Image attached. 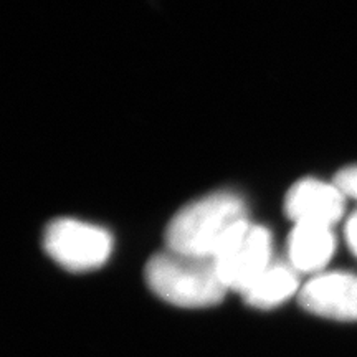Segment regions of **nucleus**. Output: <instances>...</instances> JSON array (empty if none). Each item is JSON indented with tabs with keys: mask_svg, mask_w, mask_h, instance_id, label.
<instances>
[{
	"mask_svg": "<svg viewBox=\"0 0 357 357\" xmlns=\"http://www.w3.org/2000/svg\"><path fill=\"white\" fill-rule=\"evenodd\" d=\"M247 223V208L238 195L213 192L174 215L166 230L167 250L213 260L223 245Z\"/></svg>",
	"mask_w": 357,
	"mask_h": 357,
	"instance_id": "f257e3e1",
	"label": "nucleus"
},
{
	"mask_svg": "<svg viewBox=\"0 0 357 357\" xmlns=\"http://www.w3.org/2000/svg\"><path fill=\"white\" fill-rule=\"evenodd\" d=\"M146 281L160 300L181 307L215 306L229 291L212 258L172 250L158 253L147 261Z\"/></svg>",
	"mask_w": 357,
	"mask_h": 357,
	"instance_id": "f03ea898",
	"label": "nucleus"
},
{
	"mask_svg": "<svg viewBox=\"0 0 357 357\" xmlns=\"http://www.w3.org/2000/svg\"><path fill=\"white\" fill-rule=\"evenodd\" d=\"M43 247L58 265L70 271H91L108 261L113 238L105 229L75 218H56L43 234Z\"/></svg>",
	"mask_w": 357,
	"mask_h": 357,
	"instance_id": "7ed1b4c3",
	"label": "nucleus"
},
{
	"mask_svg": "<svg viewBox=\"0 0 357 357\" xmlns=\"http://www.w3.org/2000/svg\"><path fill=\"white\" fill-rule=\"evenodd\" d=\"M213 261L225 287L242 293L273 263L270 231L248 222L223 245Z\"/></svg>",
	"mask_w": 357,
	"mask_h": 357,
	"instance_id": "20e7f679",
	"label": "nucleus"
},
{
	"mask_svg": "<svg viewBox=\"0 0 357 357\" xmlns=\"http://www.w3.org/2000/svg\"><path fill=\"white\" fill-rule=\"evenodd\" d=\"M300 303L321 318L357 321V276L346 271L314 275L300 289Z\"/></svg>",
	"mask_w": 357,
	"mask_h": 357,
	"instance_id": "39448f33",
	"label": "nucleus"
},
{
	"mask_svg": "<svg viewBox=\"0 0 357 357\" xmlns=\"http://www.w3.org/2000/svg\"><path fill=\"white\" fill-rule=\"evenodd\" d=\"M346 195L336 184L303 178L284 199V212L294 223H314L333 227L344 215Z\"/></svg>",
	"mask_w": 357,
	"mask_h": 357,
	"instance_id": "423d86ee",
	"label": "nucleus"
},
{
	"mask_svg": "<svg viewBox=\"0 0 357 357\" xmlns=\"http://www.w3.org/2000/svg\"><path fill=\"white\" fill-rule=\"evenodd\" d=\"M336 250L333 227L294 223L288 240V258L298 273H321Z\"/></svg>",
	"mask_w": 357,
	"mask_h": 357,
	"instance_id": "0eeeda50",
	"label": "nucleus"
},
{
	"mask_svg": "<svg viewBox=\"0 0 357 357\" xmlns=\"http://www.w3.org/2000/svg\"><path fill=\"white\" fill-rule=\"evenodd\" d=\"M298 271L291 265L271 263L247 289H243L242 296L250 306L270 310L289 300L298 291Z\"/></svg>",
	"mask_w": 357,
	"mask_h": 357,
	"instance_id": "6e6552de",
	"label": "nucleus"
},
{
	"mask_svg": "<svg viewBox=\"0 0 357 357\" xmlns=\"http://www.w3.org/2000/svg\"><path fill=\"white\" fill-rule=\"evenodd\" d=\"M334 184L341 189L346 197H352L357 200V166H351L339 171Z\"/></svg>",
	"mask_w": 357,
	"mask_h": 357,
	"instance_id": "1a4fd4ad",
	"label": "nucleus"
},
{
	"mask_svg": "<svg viewBox=\"0 0 357 357\" xmlns=\"http://www.w3.org/2000/svg\"><path fill=\"white\" fill-rule=\"evenodd\" d=\"M346 238H347V245H349L352 250V253L357 257V213H354V215L347 220Z\"/></svg>",
	"mask_w": 357,
	"mask_h": 357,
	"instance_id": "9d476101",
	"label": "nucleus"
}]
</instances>
